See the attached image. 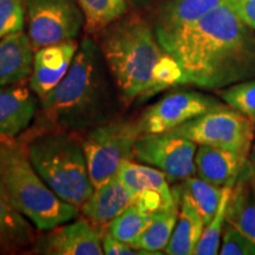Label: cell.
Instances as JSON below:
<instances>
[{
  "mask_svg": "<svg viewBox=\"0 0 255 255\" xmlns=\"http://www.w3.org/2000/svg\"><path fill=\"white\" fill-rule=\"evenodd\" d=\"M139 135L137 122L131 121L101 123L89 130L82 144L95 188L116 176L124 159L133 158V146Z\"/></svg>",
  "mask_w": 255,
  "mask_h": 255,
  "instance_id": "cell-6",
  "label": "cell"
},
{
  "mask_svg": "<svg viewBox=\"0 0 255 255\" xmlns=\"http://www.w3.org/2000/svg\"><path fill=\"white\" fill-rule=\"evenodd\" d=\"M223 188V187H222ZM222 188L213 186L200 177H188L171 188L175 201H187L197 210L205 225L214 218L218 209Z\"/></svg>",
  "mask_w": 255,
  "mask_h": 255,
  "instance_id": "cell-20",
  "label": "cell"
},
{
  "mask_svg": "<svg viewBox=\"0 0 255 255\" xmlns=\"http://www.w3.org/2000/svg\"><path fill=\"white\" fill-rule=\"evenodd\" d=\"M232 187H223L222 195L220 199V203L214 218L210 220L206 228L203 229L202 235L195 248L196 255H215L219 254L220 251V238L222 231L225 228L226 212H227L228 201L231 197Z\"/></svg>",
  "mask_w": 255,
  "mask_h": 255,
  "instance_id": "cell-26",
  "label": "cell"
},
{
  "mask_svg": "<svg viewBox=\"0 0 255 255\" xmlns=\"http://www.w3.org/2000/svg\"><path fill=\"white\" fill-rule=\"evenodd\" d=\"M151 219L152 214L143 213L132 203L108 225L107 232L117 240L130 245L148 227Z\"/></svg>",
  "mask_w": 255,
  "mask_h": 255,
  "instance_id": "cell-25",
  "label": "cell"
},
{
  "mask_svg": "<svg viewBox=\"0 0 255 255\" xmlns=\"http://www.w3.org/2000/svg\"><path fill=\"white\" fill-rule=\"evenodd\" d=\"M98 47L123 102L154 96V70L164 50L148 21L127 13L98 33Z\"/></svg>",
  "mask_w": 255,
  "mask_h": 255,
  "instance_id": "cell-2",
  "label": "cell"
},
{
  "mask_svg": "<svg viewBox=\"0 0 255 255\" xmlns=\"http://www.w3.org/2000/svg\"><path fill=\"white\" fill-rule=\"evenodd\" d=\"M28 39L37 50L75 39L85 19L77 0H25Z\"/></svg>",
  "mask_w": 255,
  "mask_h": 255,
  "instance_id": "cell-8",
  "label": "cell"
},
{
  "mask_svg": "<svg viewBox=\"0 0 255 255\" xmlns=\"http://www.w3.org/2000/svg\"><path fill=\"white\" fill-rule=\"evenodd\" d=\"M102 247L104 254L107 255H156L154 252L136 250L129 244L117 240L108 232L102 238Z\"/></svg>",
  "mask_w": 255,
  "mask_h": 255,
  "instance_id": "cell-32",
  "label": "cell"
},
{
  "mask_svg": "<svg viewBox=\"0 0 255 255\" xmlns=\"http://www.w3.org/2000/svg\"><path fill=\"white\" fill-rule=\"evenodd\" d=\"M225 104L197 91H174L164 96L144 111L137 122L141 133L167 132L208 111Z\"/></svg>",
  "mask_w": 255,
  "mask_h": 255,
  "instance_id": "cell-10",
  "label": "cell"
},
{
  "mask_svg": "<svg viewBox=\"0 0 255 255\" xmlns=\"http://www.w3.org/2000/svg\"><path fill=\"white\" fill-rule=\"evenodd\" d=\"M182 70L178 63L164 51L154 70V95L173 85L181 84Z\"/></svg>",
  "mask_w": 255,
  "mask_h": 255,
  "instance_id": "cell-29",
  "label": "cell"
},
{
  "mask_svg": "<svg viewBox=\"0 0 255 255\" xmlns=\"http://www.w3.org/2000/svg\"><path fill=\"white\" fill-rule=\"evenodd\" d=\"M132 203L138 207L143 213H146V214H154V213L158 212V210L168 208V207L173 206L175 203L178 202L177 201L174 203L168 202L159 191L144 190L136 194Z\"/></svg>",
  "mask_w": 255,
  "mask_h": 255,
  "instance_id": "cell-31",
  "label": "cell"
},
{
  "mask_svg": "<svg viewBox=\"0 0 255 255\" xmlns=\"http://www.w3.org/2000/svg\"><path fill=\"white\" fill-rule=\"evenodd\" d=\"M85 19V31L98 34L128 13L127 0H77Z\"/></svg>",
  "mask_w": 255,
  "mask_h": 255,
  "instance_id": "cell-24",
  "label": "cell"
},
{
  "mask_svg": "<svg viewBox=\"0 0 255 255\" xmlns=\"http://www.w3.org/2000/svg\"><path fill=\"white\" fill-rule=\"evenodd\" d=\"M0 177L17 208L39 231L77 218V207L57 196L33 168L23 138H0Z\"/></svg>",
  "mask_w": 255,
  "mask_h": 255,
  "instance_id": "cell-4",
  "label": "cell"
},
{
  "mask_svg": "<svg viewBox=\"0 0 255 255\" xmlns=\"http://www.w3.org/2000/svg\"><path fill=\"white\" fill-rule=\"evenodd\" d=\"M78 47L77 41L71 39L41 47L34 52L30 88L40 100L65 77Z\"/></svg>",
  "mask_w": 255,
  "mask_h": 255,
  "instance_id": "cell-12",
  "label": "cell"
},
{
  "mask_svg": "<svg viewBox=\"0 0 255 255\" xmlns=\"http://www.w3.org/2000/svg\"><path fill=\"white\" fill-rule=\"evenodd\" d=\"M34 50L27 34L14 32L0 39V87L24 82L33 70Z\"/></svg>",
  "mask_w": 255,
  "mask_h": 255,
  "instance_id": "cell-17",
  "label": "cell"
},
{
  "mask_svg": "<svg viewBox=\"0 0 255 255\" xmlns=\"http://www.w3.org/2000/svg\"><path fill=\"white\" fill-rule=\"evenodd\" d=\"M116 176L135 194L144 190H156L159 191L168 202H176L171 188L169 187L167 175L159 169L135 163L132 159H124Z\"/></svg>",
  "mask_w": 255,
  "mask_h": 255,
  "instance_id": "cell-21",
  "label": "cell"
},
{
  "mask_svg": "<svg viewBox=\"0 0 255 255\" xmlns=\"http://www.w3.org/2000/svg\"><path fill=\"white\" fill-rule=\"evenodd\" d=\"M101 55L97 44L91 38H85L65 77L41 98V114L56 130L87 129L103 116L109 102V91Z\"/></svg>",
  "mask_w": 255,
  "mask_h": 255,
  "instance_id": "cell-3",
  "label": "cell"
},
{
  "mask_svg": "<svg viewBox=\"0 0 255 255\" xmlns=\"http://www.w3.org/2000/svg\"><path fill=\"white\" fill-rule=\"evenodd\" d=\"M226 222L238 228L255 245V194L242 175L232 188Z\"/></svg>",
  "mask_w": 255,
  "mask_h": 255,
  "instance_id": "cell-22",
  "label": "cell"
},
{
  "mask_svg": "<svg viewBox=\"0 0 255 255\" xmlns=\"http://www.w3.org/2000/svg\"><path fill=\"white\" fill-rule=\"evenodd\" d=\"M219 96L233 109L253 120L255 117V78L235 83L225 90H218Z\"/></svg>",
  "mask_w": 255,
  "mask_h": 255,
  "instance_id": "cell-27",
  "label": "cell"
},
{
  "mask_svg": "<svg viewBox=\"0 0 255 255\" xmlns=\"http://www.w3.org/2000/svg\"><path fill=\"white\" fill-rule=\"evenodd\" d=\"M254 122L246 115L223 107L181 124L170 130L197 145H213L250 154L254 141Z\"/></svg>",
  "mask_w": 255,
  "mask_h": 255,
  "instance_id": "cell-7",
  "label": "cell"
},
{
  "mask_svg": "<svg viewBox=\"0 0 255 255\" xmlns=\"http://www.w3.org/2000/svg\"><path fill=\"white\" fill-rule=\"evenodd\" d=\"M196 150L195 142L170 131L141 133L133 146V157L159 169L168 181L175 182L196 174Z\"/></svg>",
  "mask_w": 255,
  "mask_h": 255,
  "instance_id": "cell-9",
  "label": "cell"
},
{
  "mask_svg": "<svg viewBox=\"0 0 255 255\" xmlns=\"http://www.w3.org/2000/svg\"><path fill=\"white\" fill-rule=\"evenodd\" d=\"M253 122H254V126H255V117L253 119Z\"/></svg>",
  "mask_w": 255,
  "mask_h": 255,
  "instance_id": "cell-36",
  "label": "cell"
},
{
  "mask_svg": "<svg viewBox=\"0 0 255 255\" xmlns=\"http://www.w3.org/2000/svg\"><path fill=\"white\" fill-rule=\"evenodd\" d=\"M34 241V228L14 205L0 177V252L14 253Z\"/></svg>",
  "mask_w": 255,
  "mask_h": 255,
  "instance_id": "cell-18",
  "label": "cell"
},
{
  "mask_svg": "<svg viewBox=\"0 0 255 255\" xmlns=\"http://www.w3.org/2000/svg\"><path fill=\"white\" fill-rule=\"evenodd\" d=\"M178 203L168 207L162 210H158L152 214V219L144 231L141 233L130 246L136 250L154 252L156 254H161L167 247L171 234H173L175 226L178 218Z\"/></svg>",
  "mask_w": 255,
  "mask_h": 255,
  "instance_id": "cell-23",
  "label": "cell"
},
{
  "mask_svg": "<svg viewBox=\"0 0 255 255\" xmlns=\"http://www.w3.org/2000/svg\"><path fill=\"white\" fill-rule=\"evenodd\" d=\"M26 14L25 0H0V39L23 31Z\"/></svg>",
  "mask_w": 255,
  "mask_h": 255,
  "instance_id": "cell-28",
  "label": "cell"
},
{
  "mask_svg": "<svg viewBox=\"0 0 255 255\" xmlns=\"http://www.w3.org/2000/svg\"><path fill=\"white\" fill-rule=\"evenodd\" d=\"M225 0H167L155 15L154 32L158 44L195 23Z\"/></svg>",
  "mask_w": 255,
  "mask_h": 255,
  "instance_id": "cell-16",
  "label": "cell"
},
{
  "mask_svg": "<svg viewBox=\"0 0 255 255\" xmlns=\"http://www.w3.org/2000/svg\"><path fill=\"white\" fill-rule=\"evenodd\" d=\"M26 143L28 158L51 190L79 209L94 193L82 142L63 130L46 131Z\"/></svg>",
  "mask_w": 255,
  "mask_h": 255,
  "instance_id": "cell-5",
  "label": "cell"
},
{
  "mask_svg": "<svg viewBox=\"0 0 255 255\" xmlns=\"http://www.w3.org/2000/svg\"><path fill=\"white\" fill-rule=\"evenodd\" d=\"M241 175L246 178L252 191L255 194V143L252 146V150L250 151V155H248L246 168H245L244 173Z\"/></svg>",
  "mask_w": 255,
  "mask_h": 255,
  "instance_id": "cell-34",
  "label": "cell"
},
{
  "mask_svg": "<svg viewBox=\"0 0 255 255\" xmlns=\"http://www.w3.org/2000/svg\"><path fill=\"white\" fill-rule=\"evenodd\" d=\"M159 45L181 66V84L220 90L255 78V31L226 2Z\"/></svg>",
  "mask_w": 255,
  "mask_h": 255,
  "instance_id": "cell-1",
  "label": "cell"
},
{
  "mask_svg": "<svg viewBox=\"0 0 255 255\" xmlns=\"http://www.w3.org/2000/svg\"><path fill=\"white\" fill-rule=\"evenodd\" d=\"M131 1H135V2H138V1H144V0H131Z\"/></svg>",
  "mask_w": 255,
  "mask_h": 255,
  "instance_id": "cell-35",
  "label": "cell"
},
{
  "mask_svg": "<svg viewBox=\"0 0 255 255\" xmlns=\"http://www.w3.org/2000/svg\"><path fill=\"white\" fill-rule=\"evenodd\" d=\"M135 195L133 191L121 182L119 177L114 176L102 186L95 188L92 195L79 209L96 228H105L127 207L132 205Z\"/></svg>",
  "mask_w": 255,
  "mask_h": 255,
  "instance_id": "cell-15",
  "label": "cell"
},
{
  "mask_svg": "<svg viewBox=\"0 0 255 255\" xmlns=\"http://www.w3.org/2000/svg\"><path fill=\"white\" fill-rule=\"evenodd\" d=\"M219 254L222 255H255V245L247 237L227 222L223 228L222 246Z\"/></svg>",
  "mask_w": 255,
  "mask_h": 255,
  "instance_id": "cell-30",
  "label": "cell"
},
{
  "mask_svg": "<svg viewBox=\"0 0 255 255\" xmlns=\"http://www.w3.org/2000/svg\"><path fill=\"white\" fill-rule=\"evenodd\" d=\"M248 155L213 145H199L195 154L196 175L216 187H234L246 168Z\"/></svg>",
  "mask_w": 255,
  "mask_h": 255,
  "instance_id": "cell-13",
  "label": "cell"
},
{
  "mask_svg": "<svg viewBox=\"0 0 255 255\" xmlns=\"http://www.w3.org/2000/svg\"><path fill=\"white\" fill-rule=\"evenodd\" d=\"M234 13L255 31V0H225Z\"/></svg>",
  "mask_w": 255,
  "mask_h": 255,
  "instance_id": "cell-33",
  "label": "cell"
},
{
  "mask_svg": "<svg viewBox=\"0 0 255 255\" xmlns=\"http://www.w3.org/2000/svg\"><path fill=\"white\" fill-rule=\"evenodd\" d=\"M180 212L176 226L164 253L169 255H191L195 253L201 235L205 229L201 215L187 201H178Z\"/></svg>",
  "mask_w": 255,
  "mask_h": 255,
  "instance_id": "cell-19",
  "label": "cell"
},
{
  "mask_svg": "<svg viewBox=\"0 0 255 255\" xmlns=\"http://www.w3.org/2000/svg\"><path fill=\"white\" fill-rule=\"evenodd\" d=\"M103 233L87 219L51 229L34 241L33 253L44 255H102Z\"/></svg>",
  "mask_w": 255,
  "mask_h": 255,
  "instance_id": "cell-11",
  "label": "cell"
},
{
  "mask_svg": "<svg viewBox=\"0 0 255 255\" xmlns=\"http://www.w3.org/2000/svg\"><path fill=\"white\" fill-rule=\"evenodd\" d=\"M24 82L0 87V138H14L27 129L37 101Z\"/></svg>",
  "mask_w": 255,
  "mask_h": 255,
  "instance_id": "cell-14",
  "label": "cell"
}]
</instances>
